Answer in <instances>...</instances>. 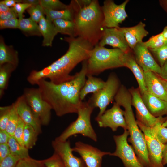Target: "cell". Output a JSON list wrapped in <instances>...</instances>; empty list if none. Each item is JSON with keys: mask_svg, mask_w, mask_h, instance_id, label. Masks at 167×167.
Wrapping results in <instances>:
<instances>
[{"mask_svg": "<svg viewBox=\"0 0 167 167\" xmlns=\"http://www.w3.org/2000/svg\"><path fill=\"white\" fill-rule=\"evenodd\" d=\"M87 60L83 62L80 71L71 80L55 84L45 79L37 83L43 99L50 105L57 116L77 113L83 102L80 94L86 79Z\"/></svg>", "mask_w": 167, "mask_h": 167, "instance_id": "obj_1", "label": "cell"}, {"mask_svg": "<svg viewBox=\"0 0 167 167\" xmlns=\"http://www.w3.org/2000/svg\"><path fill=\"white\" fill-rule=\"evenodd\" d=\"M69 48L66 52L50 65L39 70H33L27 78L32 85L36 84L42 79H48L55 84H59L71 79L73 75L70 73L80 62L87 60L93 46L87 41L79 37H65Z\"/></svg>", "mask_w": 167, "mask_h": 167, "instance_id": "obj_2", "label": "cell"}, {"mask_svg": "<svg viewBox=\"0 0 167 167\" xmlns=\"http://www.w3.org/2000/svg\"><path fill=\"white\" fill-rule=\"evenodd\" d=\"M101 6L97 0H92L88 5L80 9L74 15L77 37L89 42L94 46L102 36L104 28Z\"/></svg>", "mask_w": 167, "mask_h": 167, "instance_id": "obj_3", "label": "cell"}, {"mask_svg": "<svg viewBox=\"0 0 167 167\" xmlns=\"http://www.w3.org/2000/svg\"><path fill=\"white\" fill-rule=\"evenodd\" d=\"M131 96L129 91L121 85L116 95L115 102L124 108L125 118L127 125L130 142L141 163L144 167H150L144 135L139 129L132 108Z\"/></svg>", "mask_w": 167, "mask_h": 167, "instance_id": "obj_4", "label": "cell"}, {"mask_svg": "<svg viewBox=\"0 0 167 167\" xmlns=\"http://www.w3.org/2000/svg\"><path fill=\"white\" fill-rule=\"evenodd\" d=\"M118 48L95 46L87 61V75H98L105 70L124 66L126 54Z\"/></svg>", "mask_w": 167, "mask_h": 167, "instance_id": "obj_5", "label": "cell"}, {"mask_svg": "<svg viewBox=\"0 0 167 167\" xmlns=\"http://www.w3.org/2000/svg\"><path fill=\"white\" fill-rule=\"evenodd\" d=\"M94 108L87 102H83L79 109L77 119L55 139L59 141H65L72 136L80 134L93 141L97 140V135L91 123V115Z\"/></svg>", "mask_w": 167, "mask_h": 167, "instance_id": "obj_6", "label": "cell"}, {"mask_svg": "<svg viewBox=\"0 0 167 167\" xmlns=\"http://www.w3.org/2000/svg\"><path fill=\"white\" fill-rule=\"evenodd\" d=\"M121 86L119 80L114 73H111L105 81L104 87L97 92L93 94L87 102L95 108L98 107L99 112L96 117L101 116L114 99Z\"/></svg>", "mask_w": 167, "mask_h": 167, "instance_id": "obj_7", "label": "cell"}, {"mask_svg": "<svg viewBox=\"0 0 167 167\" xmlns=\"http://www.w3.org/2000/svg\"><path fill=\"white\" fill-rule=\"evenodd\" d=\"M23 95L41 125H48L50 121L52 109L49 104L43 99L39 89L26 88Z\"/></svg>", "mask_w": 167, "mask_h": 167, "instance_id": "obj_8", "label": "cell"}, {"mask_svg": "<svg viewBox=\"0 0 167 167\" xmlns=\"http://www.w3.org/2000/svg\"><path fill=\"white\" fill-rule=\"evenodd\" d=\"M129 135L128 131L125 130L122 134L113 136L116 149L110 155L120 159L125 167H144L139 161L133 147L128 143Z\"/></svg>", "mask_w": 167, "mask_h": 167, "instance_id": "obj_9", "label": "cell"}, {"mask_svg": "<svg viewBox=\"0 0 167 167\" xmlns=\"http://www.w3.org/2000/svg\"><path fill=\"white\" fill-rule=\"evenodd\" d=\"M136 122L145 136L150 167H164L162 160L165 144L158 140L152 127L144 125L137 120Z\"/></svg>", "mask_w": 167, "mask_h": 167, "instance_id": "obj_10", "label": "cell"}, {"mask_svg": "<svg viewBox=\"0 0 167 167\" xmlns=\"http://www.w3.org/2000/svg\"><path fill=\"white\" fill-rule=\"evenodd\" d=\"M129 0H126L123 3L117 5L111 0L104 1L101 6L104 19V28H115L119 27V24L123 21L127 17L125 8Z\"/></svg>", "mask_w": 167, "mask_h": 167, "instance_id": "obj_11", "label": "cell"}, {"mask_svg": "<svg viewBox=\"0 0 167 167\" xmlns=\"http://www.w3.org/2000/svg\"><path fill=\"white\" fill-rule=\"evenodd\" d=\"M116 102L113 106L105 111L100 116L96 117L95 120L100 127H109L113 131H116L118 127L124 130L128 129L127 125L125 118V111Z\"/></svg>", "mask_w": 167, "mask_h": 167, "instance_id": "obj_12", "label": "cell"}, {"mask_svg": "<svg viewBox=\"0 0 167 167\" xmlns=\"http://www.w3.org/2000/svg\"><path fill=\"white\" fill-rule=\"evenodd\" d=\"M73 152L78 153L84 162L87 167H101L102 158L111 152L101 151L90 144L79 141L72 148Z\"/></svg>", "mask_w": 167, "mask_h": 167, "instance_id": "obj_13", "label": "cell"}, {"mask_svg": "<svg viewBox=\"0 0 167 167\" xmlns=\"http://www.w3.org/2000/svg\"><path fill=\"white\" fill-rule=\"evenodd\" d=\"M131 96V104L135 109L137 120L144 125L153 127L161 120V117L153 116L149 113L143 102L138 88L132 87L128 89Z\"/></svg>", "mask_w": 167, "mask_h": 167, "instance_id": "obj_14", "label": "cell"}, {"mask_svg": "<svg viewBox=\"0 0 167 167\" xmlns=\"http://www.w3.org/2000/svg\"><path fill=\"white\" fill-rule=\"evenodd\" d=\"M132 52L135 61L144 71H149L158 75L160 73L161 67L156 62L144 42L137 44Z\"/></svg>", "mask_w": 167, "mask_h": 167, "instance_id": "obj_15", "label": "cell"}, {"mask_svg": "<svg viewBox=\"0 0 167 167\" xmlns=\"http://www.w3.org/2000/svg\"><path fill=\"white\" fill-rule=\"evenodd\" d=\"M52 146L54 152L60 157L65 167H87L81 157L73 155L69 141L62 142L54 140L52 142Z\"/></svg>", "mask_w": 167, "mask_h": 167, "instance_id": "obj_16", "label": "cell"}, {"mask_svg": "<svg viewBox=\"0 0 167 167\" xmlns=\"http://www.w3.org/2000/svg\"><path fill=\"white\" fill-rule=\"evenodd\" d=\"M98 44L104 46L109 45L115 48L119 49L125 53L132 51L125 39L123 33L119 29L104 28L102 36Z\"/></svg>", "mask_w": 167, "mask_h": 167, "instance_id": "obj_17", "label": "cell"}, {"mask_svg": "<svg viewBox=\"0 0 167 167\" xmlns=\"http://www.w3.org/2000/svg\"><path fill=\"white\" fill-rule=\"evenodd\" d=\"M15 103L19 117L25 124L32 126L39 135L41 134L42 125L28 104L24 95L18 98Z\"/></svg>", "mask_w": 167, "mask_h": 167, "instance_id": "obj_18", "label": "cell"}, {"mask_svg": "<svg viewBox=\"0 0 167 167\" xmlns=\"http://www.w3.org/2000/svg\"><path fill=\"white\" fill-rule=\"evenodd\" d=\"M144 74L147 91L167 101V91L161 83L158 74L149 71H144Z\"/></svg>", "mask_w": 167, "mask_h": 167, "instance_id": "obj_19", "label": "cell"}, {"mask_svg": "<svg viewBox=\"0 0 167 167\" xmlns=\"http://www.w3.org/2000/svg\"><path fill=\"white\" fill-rule=\"evenodd\" d=\"M145 24L140 21L137 25L130 27H120L130 49L132 50L138 43L143 42V39L148 34L145 29Z\"/></svg>", "mask_w": 167, "mask_h": 167, "instance_id": "obj_20", "label": "cell"}, {"mask_svg": "<svg viewBox=\"0 0 167 167\" xmlns=\"http://www.w3.org/2000/svg\"><path fill=\"white\" fill-rule=\"evenodd\" d=\"M147 109L153 116L157 118L167 114V101L146 91L141 95Z\"/></svg>", "mask_w": 167, "mask_h": 167, "instance_id": "obj_21", "label": "cell"}, {"mask_svg": "<svg viewBox=\"0 0 167 167\" xmlns=\"http://www.w3.org/2000/svg\"><path fill=\"white\" fill-rule=\"evenodd\" d=\"M124 66L130 69L133 74L138 82L141 94L147 91L144 71L135 61L132 51L126 54Z\"/></svg>", "mask_w": 167, "mask_h": 167, "instance_id": "obj_22", "label": "cell"}, {"mask_svg": "<svg viewBox=\"0 0 167 167\" xmlns=\"http://www.w3.org/2000/svg\"><path fill=\"white\" fill-rule=\"evenodd\" d=\"M40 32L43 40L42 45L51 46L55 36L58 33L52 22L43 17L38 23Z\"/></svg>", "mask_w": 167, "mask_h": 167, "instance_id": "obj_23", "label": "cell"}, {"mask_svg": "<svg viewBox=\"0 0 167 167\" xmlns=\"http://www.w3.org/2000/svg\"><path fill=\"white\" fill-rule=\"evenodd\" d=\"M19 63L18 52L11 45L5 43L2 37L0 38V65L5 63L10 64L17 68Z\"/></svg>", "mask_w": 167, "mask_h": 167, "instance_id": "obj_24", "label": "cell"}, {"mask_svg": "<svg viewBox=\"0 0 167 167\" xmlns=\"http://www.w3.org/2000/svg\"><path fill=\"white\" fill-rule=\"evenodd\" d=\"M86 76L87 79L80 94V99L82 101L85 98L87 94L90 93L94 94L102 89L105 84V82L101 78L91 75Z\"/></svg>", "mask_w": 167, "mask_h": 167, "instance_id": "obj_25", "label": "cell"}, {"mask_svg": "<svg viewBox=\"0 0 167 167\" xmlns=\"http://www.w3.org/2000/svg\"><path fill=\"white\" fill-rule=\"evenodd\" d=\"M18 29L26 36H42L38 24L30 18L19 19Z\"/></svg>", "mask_w": 167, "mask_h": 167, "instance_id": "obj_26", "label": "cell"}, {"mask_svg": "<svg viewBox=\"0 0 167 167\" xmlns=\"http://www.w3.org/2000/svg\"><path fill=\"white\" fill-rule=\"evenodd\" d=\"M52 22L58 33L67 35L70 37H77L75 26L73 21L58 19Z\"/></svg>", "mask_w": 167, "mask_h": 167, "instance_id": "obj_27", "label": "cell"}, {"mask_svg": "<svg viewBox=\"0 0 167 167\" xmlns=\"http://www.w3.org/2000/svg\"><path fill=\"white\" fill-rule=\"evenodd\" d=\"M44 12L46 18L52 22L58 19L73 21V13L68 5L67 8L64 10H53L44 9Z\"/></svg>", "mask_w": 167, "mask_h": 167, "instance_id": "obj_28", "label": "cell"}, {"mask_svg": "<svg viewBox=\"0 0 167 167\" xmlns=\"http://www.w3.org/2000/svg\"><path fill=\"white\" fill-rule=\"evenodd\" d=\"M15 67L9 63L0 65V96L2 98L4 90L8 85L11 74L16 69Z\"/></svg>", "mask_w": 167, "mask_h": 167, "instance_id": "obj_29", "label": "cell"}, {"mask_svg": "<svg viewBox=\"0 0 167 167\" xmlns=\"http://www.w3.org/2000/svg\"><path fill=\"white\" fill-rule=\"evenodd\" d=\"M10 154L20 160L30 157L28 149L20 144L13 136H10L8 142Z\"/></svg>", "mask_w": 167, "mask_h": 167, "instance_id": "obj_30", "label": "cell"}, {"mask_svg": "<svg viewBox=\"0 0 167 167\" xmlns=\"http://www.w3.org/2000/svg\"><path fill=\"white\" fill-rule=\"evenodd\" d=\"M38 135L32 126L25 124L23 136L24 146L28 150L32 148L36 144Z\"/></svg>", "mask_w": 167, "mask_h": 167, "instance_id": "obj_31", "label": "cell"}, {"mask_svg": "<svg viewBox=\"0 0 167 167\" xmlns=\"http://www.w3.org/2000/svg\"><path fill=\"white\" fill-rule=\"evenodd\" d=\"M19 117L17 113L15 102L11 105L9 118L6 130L11 136H13L18 124Z\"/></svg>", "mask_w": 167, "mask_h": 167, "instance_id": "obj_32", "label": "cell"}, {"mask_svg": "<svg viewBox=\"0 0 167 167\" xmlns=\"http://www.w3.org/2000/svg\"><path fill=\"white\" fill-rule=\"evenodd\" d=\"M167 42L161 33L153 36L147 41L144 42L150 50L156 49L162 46Z\"/></svg>", "mask_w": 167, "mask_h": 167, "instance_id": "obj_33", "label": "cell"}, {"mask_svg": "<svg viewBox=\"0 0 167 167\" xmlns=\"http://www.w3.org/2000/svg\"><path fill=\"white\" fill-rule=\"evenodd\" d=\"M40 4L44 9L53 10H62L68 7L59 0H40Z\"/></svg>", "mask_w": 167, "mask_h": 167, "instance_id": "obj_34", "label": "cell"}, {"mask_svg": "<svg viewBox=\"0 0 167 167\" xmlns=\"http://www.w3.org/2000/svg\"><path fill=\"white\" fill-rule=\"evenodd\" d=\"M27 11L30 16V18L37 23L44 16V9L40 4L31 6Z\"/></svg>", "mask_w": 167, "mask_h": 167, "instance_id": "obj_35", "label": "cell"}, {"mask_svg": "<svg viewBox=\"0 0 167 167\" xmlns=\"http://www.w3.org/2000/svg\"><path fill=\"white\" fill-rule=\"evenodd\" d=\"M161 117L160 122L157 123L152 129L158 140L162 143H167V127L161 125Z\"/></svg>", "mask_w": 167, "mask_h": 167, "instance_id": "obj_36", "label": "cell"}, {"mask_svg": "<svg viewBox=\"0 0 167 167\" xmlns=\"http://www.w3.org/2000/svg\"><path fill=\"white\" fill-rule=\"evenodd\" d=\"M150 51L156 58L160 66H162L167 61V42L161 47Z\"/></svg>", "mask_w": 167, "mask_h": 167, "instance_id": "obj_37", "label": "cell"}, {"mask_svg": "<svg viewBox=\"0 0 167 167\" xmlns=\"http://www.w3.org/2000/svg\"><path fill=\"white\" fill-rule=\"evenodd\" d=\"M11 105L0 107V130H6L8 122Z\"/></svg>", "mask_w": 167, "mask_h": 167, "instance_id": "obj_38", "label": "cell"}, {"mask_svg": "<svg viewBox=\"0 0 167 167\" xmlns=\"http://www.w3.org/2000/svg\"><path fill=\"white\" fill-rule=\"evenodd\" d=\"M43 161L38 160L30 157L20 160L15 167H44Z\"/></svg>", "mask_w": 167, "mask_h": 167, "instance_id": "obj_39", "label": "cell"}, {"mask_svg": "<svg viewBox=\"0 0 167 167\" xmlns=\"http://www.w3.org/2000/svg\"><path fill=\"white\" fill-rule=\"evenodd\" d=\"M43 161L46 167H65L61 158L54 152L50 157Z\"/></svg>", "mask_w": 167, "mask_h": 167, "instance_id": "obj_40", "label": "cell"}, {"mask_svg": "<svg viewBox=\"0 0 167 167\" xmlns=\"http://www.w3.org/2000/svg\"><path fill=\"white\" fill-rule=\"evenodd\" d=\"M25 123L19 117L17 126L13 136L21 145L24 146L23 136Z\"/></svg>", "mask_w": 167, "mask_h": 167, "instance_id": "obj_41", "label": "cell"}, {"mask_svg": "<svg viewBox=\"0 0 167 167\" xmlns=\"http://www.w3.org/2000/svg\"><path fill=\"white\" fill-rule=\"evenodd\" d=\"M20 159L11 154L0 161V167H15Z\"/></svg>", "mask_w": 167, "mask_h": 167, "instance_id": "obj_42", "label": "cell"}, {"mask_svg": "<svg viewBox=\"0 0 167 167\" xmlns=\"http://www.w3.org/2000/svg\"><path fill=\"white\" fill-rule=\"evenodd\" d=\"M19 25V19L17 18L6 20H0L1 29L5 28L18 29Z\"/></svg>", "mask_w": 167, "mask_h": 167, "instance_id": "obj_43", "label": "cell"}, {"mask_svg": "<svg viewBox=\"0 0 167 167\" xmlns=\"http://www.w3.org/2000/svg\"><path fill=\"white\" fill-rule=\"evenodd\" d=\"M31 6L30 4L22 2L17 3L13 7L18 15L19 19L23 18V14L25 11Z\"/></svg>", "mask_w": 167, "mask_h": 167, "instance_id": "obj_44", "label": "cell"}, {"mask_svg": "<svg viewBox=\"0 0 167 167\" xmlns=\"http://www.w3.org/2000/svg\"><path fill=\"white\" fill-rule=\"evenodd\" d=\"M17 17L18 15L13 7H10V10L6 11L0 13V20H6Z\"/></svg>", "mask_w": 167, "mask_h": 167, "instance_id": "obj_45", "label": "cell"}, {"mask_svg": "<svg viewBox=\"0 0 167 167\" xmlns=\"http://www.w3.org/2000/svg\"><path fill=\"white\" fill-rule=\"evenodd\" d=\"M10 154V149L8 143L0 144V161Z\"/></svg>", "mask_w": 167, "mask_h": 167, "instance_id": "obj_46", "label": "cell"}, {"mask_svg": "<svg viewBox=\"0 0 167 167\" xmlns=\"http://www.w3.org/2000/svg\"><path fill=\"white\" fill-rule=\"evenodd\" d=\"M10 136L6 130H0V144L7 143Z\"/></svg>", "mask_w": 167, "mask_h": 167, "instance_id": "obj_47", "label": "cell"}, {"mask_svg": "<svg viewBox=\"0 0 167 167\" xmlns=\"http://www.w3.org/2000/svg\"><path fill=\"white\" fill-rule=\"evenodd\" d=\"M158 75L161 78L167 81V61L161 67L160 73Z\"/></svg>", "mask_w": 167, "mask_h": 167, "instance_id": "obj_48", "label": "cell"}, {"mask_svg": "<svg viewBox=\"0 0 167 167\" xmlns=\"http://www.w3.org/2000/svg\"><path fill=\"white\" fill-rule=\"evenodd\" d=\"M2 1L5 5L10 8L14 7L17 3L22 2V0H3Z\"/></svg>", "mask_w": 167, "mask_h": 167, "instance_id": "obj_49", "label": "cell"}, {"mask_svg": "<svg viewBox=\"0 0 167 167\" xmlns=\"http://www.w3.org/2000/svg\"><path fill=\"white\" fill-rule=\"evenodd\" d=\"M162 162L164 165L167 164V143L165 144L163 150Z\"/></svg>", "mask_w": 167, "mask_h": 167, "instance_id": "obj_50", "label": "cell"}, {"mask_svg": "<svg viewBox=\"0 0 167 167\" xmlns=\"http://www.w3.org/2000/svg\"><path fill=\"white\" fill-rule=\"evenodd\" d=\"M10 8L7 6L2 1H0V13L5 12L9 10Z\"/></svg>", "mask_w": 167, "mask_h": 167, "instance_id": "obj_51", "label": "cell"}, {"mask_svg": "<svg viewBox=\"0 0 167 167\" xmlns=\"http://www.w3.org/2000/svg\"><path fill=\"white\" fill-rule=\"evenodd\" d=\"M21 2L34 5L40 4V0H22Z\"/></svg>", "mask_w": 167, "mask_h": 167, "instance_id": "obj_52", "label": "cell"}, {"mask_svg": "<svg viewBox=\"0 0 167 167\" xmlns=\"http://www.w3.org/2000/svg\"><path fill=\"white\" fill-rule=\"evenodd\" d=\"M159 2L161 6L167 12V0H160Z\"/></svg>", "mask_w": 167, "mask_h": 167, "instance_id": "obj_53", "label": "cell"}, {"mask_svg": "<svg viewBox=\"0 0 167 167\" xmlns=\"http://www.w3.org/2000/svg\"><path fill=\"white\" fill-rule=\"evenodd\" d=\"M161 33L165 39L167 41V25L164 27L162 32Z\"/></svg>", "mask_w": 167, "mask_h": 167, "instance_id": "obj_54", "label": "cell"}, {"mask_svg": "<svg viewBox=\"0 0 167 167\" xmlns=\"http://www.w3.org/2000/svg\"><path fill=\"white\" fill-rule=\"evenodd\" d=\"M161 80L167 91V81L164 80L160 78Z\"/></svg>", "mask_w": 167, "mask_h": 167, "instance_id": "obj_55", "label": "cell"}]
</instances>
